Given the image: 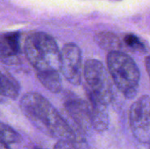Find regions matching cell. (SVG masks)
<instances>
[{
  "mask_svg": "<svg viewBox=\"0 0 150 149\" xmlns=\"http://www.w3.org/2000/svg\"><path fill=\"white\" fill-rule=\"evenodd\" d=\"M66 112L82 130H89L92 127L91 108L87 102L76 97H69L64 102Z\"/></svg>",
  "mask_w": 150,
  "mask_h": 149,
  "instance_id": "52a82bcc",
  "label": "cell"
},
{
  "mask_svg": "<svg viewBox=\"0 0 150 149\" xmlns=\"http://www.w3.org/2000/svg\"><path fill=\"white\" fill-rule=\"evenodd\" d=\"M54 149H76L74 142L65 140H58V141L54 146Z\"/></svg>",
  "mask_w": 150,
  "mask_h": 149,
  "instance_id": "9a60e30c",
  "label": "cell"
},
{
  "mask_svg": "<svg viewBox=\"0 0 150 149\" xmlns=\"http://www.w3.org/2000/svg\"><path fill=\"white\" fill-rule=\"evenodd\" d=\"M124 42L132 49L136 51H143L145 49V47L143 43L140 40V39L134 35V34H127L124 37Z\"/></svg>",
  "mask_w": 150,
  "mask_h": 149,
  "instance_id": "5bb4252c",
  "label": "cell"
},
{
  "mask_svg": "<svg viewBox=\"0 0 150 149\" xmlns=\"http://www.w3.org/2000/svg\"><path fill=\"white\" fill-rule=\"evenodd\" d=\"M20 108L30 122L41 132L58 140L76 141L71 126L42 95L37 92L26 93L21 98Z\"/></svg>",
  "mask_w": 150,
  "mask_h": 149,
  "instance_id": "6da1fadb",
  "label": "cell"
},
{
  "mask_svg": "<svg viewBox=\"0 0 150 149\" xmlns=\"http://www.w3.org/2000/svg\"><path fill=\"white\" fill-rule=\"evenodd\" d=\"M145 66H146V69H147V73L149 76L150 80V56L149 57H146L145 59Z\"/></svg>",
  "mask_w": 150,
  "mask_h": 149,
  "instance_id": "2e32d148",
  "label": "cell"
},
{
  "mask_svg": "<svg viewBox=\"0 0 150 149\" xmlns=\"http://www.w3.org/2000/svg\"><path fill=\"white\" fill-rule=\"evenodd\" d=\"M20 36L17 32L0 34V60L5 63H14L20 51Z\"/></svg>",
  "mask_w": 150,
  "mask_h": 149,
  "instance_id": "9c48e42d",
  "label": "cell"
},
{
  "mask_svg": "<svg viewBox=\"0 0 150 149\" xmlns=\"http://www.w3.org/2000/svg\"><path fill=\"white\" fill-rule=\"evenodd\" d=\"M25 53L37 71L61 69V51L54 38L46 32L30 33L25 42Z\"/></svg>",
  "mask_w": 150,
  "mask_h": 149,
  "instance_id": "7a4b0ae2",
  "label": "cell"
},
{
  "mask_svg": "<svg viewBox=\"0 0 150 149\" xmlns=\"http://www.w3.org/2000/svg\"><path fill=\"white\" fill-rule=\"evenodd\" d=\"M88 104L91 108L92 127L98 133H103L109 126V114L107 105L86 91Z\"/></svg>",
  "mask_w": 150,
  "mask_h": 149,
  "instance_id": "ba28073f",
  "label": "cell"
},
{
  "mask_svg": "<svg viewBox=\"0 0 150 149\" xmlns=\"http://www.w3.org/2000/svg\"><path fill=\"white\" fill-rule=\"evenodd\" d=\"M83 75L87 83L85 91L108 105L112 100L113 92L111 76L104 64L95 59L88 60L83 67Z\"/></svg>",
  "mask_w": 150,
  "mask_h": 149,
  "instance_id": "277c9868",
  "label": "cell"
},
{
  "mask_svg": "<svg viewBox=\"0 0 150 149\" xmlns=\"http://www.w3.org/2000/svg\"><path fill=\"white\" fill-rule=\"evenodd\" d=\"M60 70L71 84L78 85L81 83L83 73L82 53L77 45L68 43L61 50Z\"/></svg>",
  "mask_w": 150,
  "mask_h": 149,
  "instance_id": "8992f818",
  "label": "cell"
},
{
  "mask_svg": "<svg viewBox=\"0 0 150 149\" xmlns=\"http://www.w3.org/2000/svg\"><path fill=\"white\" fill-rule=\"evenodd\" d=\"M37 77L41 84L53 93H59L62 89V80L57 70L38 71Z\"/></svg>",
  "mask_w": 150,
  "mask_h": 149,
  "instance_id": "8fae6325",
  "label": "cell"
},
{
  "mask_svg": "<svg viewBox=\"0 0 150 149\" xmlns=\"http://www.w3.org/2000/svg\"><path fill=\"white\" fill-rule=\"evenodd\" d=\"M33 149H39V148H33Z\"/></svg>",
  "mask_w": 150,
  "mask_h": 149,
  "instance_id": "ac0fdd59",
  "label": "cell"
},
{
  "mask_svg": "<svg viewBox=\"0 0 150 149\" xmlns=\"http://www.w3.org/2000/svg\"><path fill=\"white\" fill-rule=\"evenodd\" d=\"M108 71L117 88L127 99L135 97L139 89L140 70L134 61L122 51L107 55Z\"/></svg>",
  "mask_w": 150,
  "mask_h": 149,
  "instance_id": "3957f363",
  "label": "cell"
},
{
  "mask_svg": "<svg viewBox=\"0 0 150 149\" xmlns=\"http://www.w3.org/2000/svg\"><path fill=\"white\" fill-rule=\"evenodd\" d=\"M95 42L104 50L110 52L121 51L123 46L120 38L113 32L108 31L98 32L94 36Z\"/></svg>",
  "mask_w": 150,
  "mask_h": 149,
  "instance_id": "30bf717a",
  "label": "cell"
},
{
  "mask_svg": "<svg viewBox=\"0 0 150 149\" xmlns=\"http://www.w3.org/2000/svg\"><path fill=\"white\" fill-rule=\"evenodd\" d=\"M130 128L134 137L142 144H150V97L142 96L129 111Z\"/></svg>",
  "mask_w": 150,
  "mask_h": 149,
  "instance_id": "5b68a950",
  "label": "cell"
},
{
  "mask_svg": "<svg viewBox=\"0 0 150 149\" xmlns=\"http://www.w3.org/2000/svg\"><path fill=\"white\" fill-rule=\"evenodd\" d=\"M0 149H10L8 145L4 142H3L2 141H0Z\"/></svg>",
  "mask_w": 150,
  "mask_h": 149,
  "instance_id": "e0dca14e",
  "label": "cell"
},
{
  "mask_svg": "<svg viewBox=\"0 0 150 149\" xmlns=\"http://www.w3.org/2000/svg\"><path fill=\"white\" fill-rule=\"evenodd\" d=\"M21 140V136L11 126L0 122V141L7 145L18 143Z\"/></svg>",
  "mask_w": 150,
  "mask_h": 149,
  "instance_id": "4fadbf2b",
  "label": "cell"
},
{
  "mask_svg": "<svg viewBox=\"0 0 150 149\" xmlns=\"http://www.w3.org/2000/svg\"><path fill=\"white\" fill-rule=\"evenodd\" d=\"M18 94L19 84L17 80L8 73L0 72V96L15 99Z\"/></svg>",
  "mask_w": 150,
  "mask_h": 149,
  "instance_id": "7c38bea8",
  "label": "cell"
}]
</instances>
